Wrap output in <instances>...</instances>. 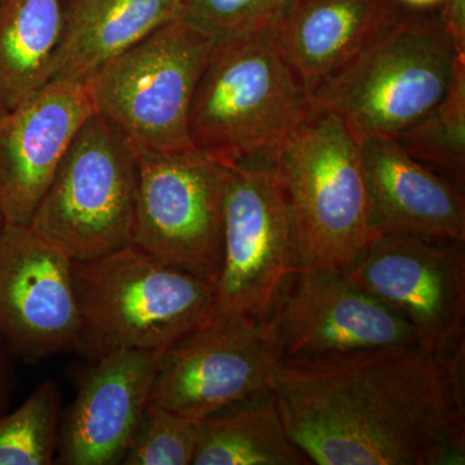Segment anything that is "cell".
I'll list each match as a JSON object with an SVG mask.
<instances>
[{"label":"cell","instance_id":"603a6c76","mask_svg":"<svg viewBox=\"0 0 465 465\" xmlns=\"http://www.w3.org/2000/svg\"><path fill=\"white\" fill-rule=\"evenodd\" d=\"M198 440L200 421L149 402L122 464H193Z\"/></svg>","mask_w":465,"mask_h":465},{"label":"cell","instance_id":"ffe728a7","mask_svg":"<svg viewBox=\"0 0 465 465\" xmlns=\"http://www.w3.org/2000/svg\"><path fill=\"white\" fill-rule=\"evenodd\" d=\"M63 34V0L0 2V109L9 112L50 81Z\"/></svg>","mask_w":465,"mask_h":465},{"label":"cell","instance_id":"ba28073f","mask_svg":"<svg viewBox=\"0 0 465 465\" xmlns=\"http://www.w3.org/2000/svg\"><path fill=\"white\" fill-rule=\"evenodd\" d=\"M136 152L139 183L131 243L217 283L224 252L228 166L195 148Z\"/></svg>","mask_w":465,"mask_h":465},{"label":"cell","instance_id":"7402d4cb","mask_svg":"<svg viewBox=\"0 0 465 465\" xmlns=\"http://www.w3.org/2000/svg\"><path fill=\"white\" fill-rule=\"evenodd\" d=\"M61 391L45 381L14 411L0 415V465L56 464Z\"/></svg>","mask_w":465,"mask_h":465},{"label":"cell","instance_id":"f546056e","mask_svg":"<svg viewBox=\"0 0 465 465\" xmlns=\"http://www.w3.org/2000/svg\"><path fill=\"white\" fill-rule=\"evenodd\" d=\"M0 2H2V0H0Z\"/></svg>","mask_w":465,"mask_h":465},{"label":"cell","instance_id":"7c38bea8","mask_svg":"<svg viewBox=\"0 0 465 465\" xmlns=\"http://www.w3.org/2000/svg\"><path fill=\"white\" fill-rule=\"evenodd\" d=\"M269 320L282 360L419 344L412 327L361 286L348 269H296Z\"/></svg>","mask_w":465,"mask_h":465},{"label":"cell","instance_id":"9a60e30c","mask_svg":"<svg viewBox=\"0 0 465 465\" xmlns=\"http://www.w3.org/2000/svg\"><path fill=\"white\" fill-rule=\"evenodd\" d=\"M163 351L124 349L94 361L60 427L56 464H122Z\"/></svg>","mask_w":465,"mask_h":465},{"label":"cell","instance_id":"5b68a950","mask_svg":"<svg viewBox=\"0 0 465 465\" xmlns=\"http://www.w3.org/2000/svg\"><path fill=\"white\" fill-rule=\"evenodd\" d=\"M460 56L440 16L405 14L311 101L338 115L360 143L396 139L445 97Z\"/></svg>","mask_w":465,"mask_h":465},{"label":"cell","instance_id":"e0dca14e","mask_svg":"<svg viewBox=\"0 0 465 465\" xmlns=\"http://www.w3.org/2000/svg\"><path fill=\"white\" fill-rule=\"evenodd\" d=\"M405 8L399 0H289L272 38L311 96L399 23Z\"/></svg>","mask_w":465,"mask_h":465},{"label":"cell","instance_id":"5bb4252c","mask_svg":"<svg viewBox=\"0 0 465 465\" xmlns=\"http://www.w3.org/2000/svg\"><path fill=\"white\" fill-rule=\"evenodd\" d=\"M85 82L52 81L0 118V222L29 226L79 128L94 114Z\"/></svg>","mask_w":465,"mask_h":465},{"label":"cell","instance_id":"8992f818","mask_svg":"<svg viewBox=\"0 0 465 465\" xmlns=\"http://www.w3.org/2000/svg\"><path fill=\"white\" fill-rule=\"evenodd\" d=\"M136 148L94 113L67 148L30 231L72 262L108 255L133 242Z\"/></svg>","mask_w":465,"mask_h":465},{"label":"cell","instance_id":"cb8c5ba5","mask_svg":"<svg viewBox=\"0 0 465 465\" xmlns=\"http://www.w3.org/2000/svg\"><path fill=\"white\" fill-rule=\"evenodd\" d=\"M287 2L183 0L179 18L211 42H225L271 30Z\"/></svg>","mask_w":465,"mask_h":465},{"label":"cell","instance_id":"f1b7e54d","mask_svg":"<svg viewBox=\"0 0 465 465\" xmlns=\"http://www.w3.org/2000/svg\"><path fill=\"white\" fill-rule=\"evenodd\" d=\"M2 225H3V223H2V222H0V226H2Z\"/></svg>","mask_w":465,"mask_h":465},{"label":"cell","instance_id":"3957f363","mask_svg":"<svg viewBox=\"0 0 465 465\" xmlns=\"http://www.w3.org/2000/svg\"><path fill=\"white\" fill-rule=\"evenodd\" d=\"M81 336L76 351L97 361L124 349L164 351L216 312V283L130 243L73 262Z\"/></svg>","mask_w":465,"mask_h":465},{"label":"cell","instance_id":"4fadbf2b","mask_svg":"<svg viewBox=\"0 0 465 465\" xmlns=\"http://www.w3.org/2000/svg\"><path fill=\"white\" fill-rule=\"evenodd\" d=\"M81 316L73 262L29 226H0V341L36 365L76 351Z\"/></svg>","mask_w":465,"mask_h":465},{"label":"cell","instance_id":"8fae6325","mask_svg":"<svg viewBox=\"0 0 465 465\" xmlns=\"http://www.w3.org/2000/svg\"><path fill=\"white\" fill-rule=\"evenodd\" d=\"M224 252L216 312L269 318L298 269L286 207L273 166L226 164Z\"/></svg>","mask_w":465,"mask_h":465},{"label":"cell","instance_id":"83f0119b","mask_svg":"<svg viewBox=\"0 0 465 465\" xmlns=\"http://www.w3.org/2000/svg\"><path fill=\"white\" fill-rule=\"evenodd\" d=\"M5 113L7 112H5V110L0 109V118H2V116L5 115Z\"/></svg>","mask_w":465,"mask_h":465},{"label":"cell","instance_id":"d4e9b609","mask_svg":"<svg viewBox=\"0 0 465 465\" xmlns=\"http://www.w3.org/2000/svg\"><path fill=\"white\" fill-rule=\"evenodd\" d=\"M440 20L459 54H465V0H440Z\"/></svg>","mask_w":465,"mask_h":465},{"label":"cell","instance_id":"9c48e42d","mask_svg":"<svg viewBox=\"0 0 465 465\" xmlns=\"http://www.w3.org/2000/svg\"><path fill=\"white\" fill-rule=\"evenodd\" d=\"M281 361L269 318L215 312L163 351L149 402L201 421L268 394Z\"/></svg>","mask_w":465,"mask_h":465},{"label":"cell","instance_id":"2e32d148","mask_svg":"<svg viewBox=\"0 0 465 465\" xmlns=\"http://www.w3.org/2000/svg\"><path fill=\"white\" fill-rule=\"evenodd\" d=\"M361 152L375 234L465 242L464 188L390 137L363 140Z\"/></svg>","mask_w":465,"mask_h":465},{"label":"cell","instance_id":"277c9868","mask_svg":"<svg viewBox=\"0 0 465 465\" xmlns=\"http://www.w3.org/2000/svg\"><path fill=\"white\" fill-rule=\"evenodd\" d=\"M273 171L298 268L349 269L376 235L356 136L338 115L311 104Z\"/></svg>","mask_w":465,"mask_h":465},{"label":"cell","instance_id":"52a82bcc","mask_svg":"<svg viewBox=\"0 0 465 465\" xmlns=\"http://www.w3.org/2000/svg\"><path fill=\"white\" fill-rule=\"evenodd\" d=\"M213 45L179 17L168 21L85 79L94 112L136 149L194 148L189 114Z\"/></svg>","mask_w":465,"mask_h":465},{"label":"cell","instance_id":"ac0fdd59","mask_svg":"<svg viewBox=\"0 0 465 465\" xmlns=\"http://www.w3.org/2000/svg\"><path fill=\"white\" fill-rule=\"evenodd\" d=\"M183 0H63L50 81L85 82L100 66L179 17Z\"/></svg>","mask_w":465,"mask_h":465},{"label":"cell","instance_id":"484cf974","mask_svg":"<svg viewBox=\"0 0 465 465\" xmlns=\"http://www.w3.org/2000/svg\"><path fill=\"white\" fill-rule=\"evenodd\" d=\"M16 362L8 349L0 341V415L11 409L17 388Z\"/></svg>","mask_w":465,"mask_h":465},{"label":"cell","instance_id":"30bf717a","mask_svg":"<svg viewBox=\"0 0 465 465\" xmlns=\"http://www.w3.org/2000/svg\"><path fill=\"white\" fill-rule=\"evenodd\" d=\"M348 271L412 327L424 348L448 353L464 344V242L376 234Z\"/></svg>","mask_w":465,"mask_h":465},{"label":"cell","instance_id":"7a4b0ae2","mask_svg":"<svg viewBox=\"0 0 465 465\" xmlns=\"http://www.w3.org/2000/svg\"><path fill=\"white\" fill-rule=\"evenodd\" d=\"M271 30L213 45L193 96V146L225 164H266L311 109Z\"/></svg>","mask_w":465,"mask_h":465},{"label":"cell","instance_id":"4316f807","mask_svg":"<svg viewBox=\"0 0 465 465\" xmlns=\"http://www.w3.org/2000/svg\"><path fill=\"white\" fill-rule=\"evenodd\" d=\"M399 2L403 7L416 9V11L439 7L440 5V0H399Z\"/></svg>","mask_w":465,"mask_h":465},{"label":"cell","instance_id":"44dd1931","mask_svg":"<svg viewBox=\"0 0 465 465\" xmlns=\"http://www.w3.org/2000/svg\"><path fill=\"white\" fill-rule=\"evenodd\" d=\"M394 140L424 166L464 188L465 56L459 57L445 97Z\"/></svg>","mask_w":465,"mask_h":465},{"label":"cell","instance_id":"6da1fadb","mask_svg":"<svg viewBox=\"0 0 465 465\" xmlns=\"http://www.w3.org/2000/svg\"><path fill=\"white\" fill-rule=\"evenodd\" d=\"M465 344L282 360L271 381L293 442L317 465L465 463Z\"/></svg>","mask_w":465,"mask_h":465},{"label":"cell","instance_id":"d6986e66","mask_svg":"<svg viewBox=\"0 0 465 465\" xmlns=\"http://www.w3.org/2000/svg\"><path fill=\"white\" fill-rule=\"evenodd\" d=\"M194 465H311L293 442L271 391L200 421Z\"/></svg>","mask_w":465,"mask_h":465}]
</instances>
